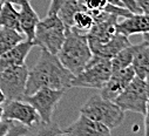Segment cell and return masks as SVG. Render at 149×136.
Returning <instances> with one entry per match:
<instances>
[{
	"label": "cell",
	"mask_w": 149,
	"mask_h": 136,
	"mask_svg": "<svg viewBox=\"0 0 149 136\" xmlns=\"http://www.w3.org/2000/svg\"><path fill=\"white\" fill-rule=\"evenodd\" d=\"M73 74L60 62L56 54L41 48L39 59L32 69H28L26 82V95L34 93L40 88L68 89L73 79Z\"/></svg>",
	"instance_id": "obj_1"
},
{
	"label": "cell",
	"mask_w": 149,
	"mask_h": 136,
	"mask_svg": "<svg viewBox=\"0 0 149 136\" xmlns=\"http://www.w3.org/2000/svg\"><path fill=\"white\" fill-rule=\"evenodd\" d=\"M92 55L86 33L75 27L66 28L65 40L56 53L60 62L73 75H77L87 66Z\"/></svg>",
	"instance_id": "obj_2"
},
{
	"label": "cell",
	"mask_w": 149,
	"mask_h": 136,
	"mask_svg": "<svg viewBox=\"0 0 149 136\" xmlns=\"http://www.w3.org/2000/svg\"><path fill=\"white\" fill-rule=\"evenodd\" d=\"M80 114L104 124L109 130L119 127L125 120V112L114 101L107 100L100 94L91 96L81 107Z\"/></svg>",
	"instance_id": "obj_3"
},
{
	"label": "cell",
	"mask_w": 149,
	"mask_h": 136,
	"mask_svg": "<svg viewBox=\"0 0 149 136\" xmlns=\"http://www.w3.org/2000/svg\"><path fill=\"white\" fill-rule=\"evenodd\" d=\"M65 34L66 26L58 14H47L45 19L39 20L36 25L33 42L35 46H39L52 54H56L65 40Z\"/></svg>",
	"instance_id": "obj_4"
},
{
	"label": "cell",
	"mask_w": 149,
	"mask_h": 136,
	"mask_svg": "<svg viewBox=\"0 0 149 136\" xmlns=\"http://www.w3.org/2000/svg\"><path fill=\"white\" fill-rule=\"evenodd\" d=\"M111 74L110 59L92 55V59L84 69L74 75L70 87L101 89Z\"/></svg>",
	"instance_id": "obj_5"
},
{
	"label": "cell",
	"mask_w": 149,
	"mask_h": 136,
	"mask_svg": "<svg viewBox=\"0 0 149 136\" xmlns=\"http://www.w3.org/2000/svg\"><path fill=\"white\" fill-rule=\"evenodd\" d=\"M114 102L123 112H133L147 116L148 113V82L139 76L128 83V86L114 99Z\"/></svg>",
	"instance_id": "obj_6"
},
{
	"label": "cell",
	"mask_w": 149,
	"mask_h": 136,
	"mask_svg": "<svg viewBox=\"0 0 149 136\" xmlns=\"http://www.w3.org/2000/svg\"><path fill=\"white\" fill-rule=\"evenodd\" d=\"M27 76L28 68L26 63L0 71V89L3 90L6 100L25 99Z\"/></svg>",
	"instance_id": "obj_7"
},
{
	"label": "cell",
	"mask_w": 149,
	"mask_h": 136,
	"mask_svg": "<svg viewBox=\"0 0 149 136\" xmlns=\"http://www.w3.org/2000/svg\"><path fill=\"white\" fill-rule=\"evenodd\" d=\"M63 94H65L63 89L40 88L32 94L26 95L24 100L34 107V109L38 112L40 120L42 122L51 123L54 110L56 109Z\"/></svg>",
	"instance_id": "obj_8"
},
{
	"label": "cell",
	"mask_w": 149,
	"mask_h": 136,
	"mask_svg": "<svg viewBox=\"0 0 149 136\" xmlns=\"http://www.w3.org/2000/svg\"><path fill=\"white\" fill-rule=\"evenodd\" d=\"M3 105V119L13 120L32 128L34 135V127L41 120L32 105L25 100H6Z\"/></svg>",
	"instance_id": "obj_9"
},
{
	"label": "cell",
	"mask_w": 149,
	"mask_h": 136,
	"mask_svg": "<svg viewBox=\"0 0 149 136\" xmlns=\"http://www.w3.org/2000/svg\"><path fill=\"white\" fill-rule=\"evenodd\" d=\"M134 76L135 73L132 66H128L116 72H111L109 79L100 89V95L107 100L114 101V99L128 86Z\"/></svg>",
	"instance_id": "obj_10"
},
{
	"label": "cell",
	"mask_w": 149,
	"mask_h": 136,
	"mask_svg": "<svg viewBox=\"0 0 149 136\" xmlns=\"http://www.w3.org/2000/svg\"><path fill=\"white\" fill-rule=\"evenodd\" d=\"M111 130H109L104 124L99 123L84 114H80L77 121L70 123L62 134L73 135V136H81V135H92V136H106L109 135Z\"/></svg>",
	"instance_id": "obj_11"
},
{
	"label": "cell",
	"mask_w": 149,
	"mask_h": 136,
	"mask_svg": "<svg viewBox=\"0 0 149 136\" xmlns=\"http://www.w3.org/2000/svg\"><path fill=\"white\" fill-rule=\"evenodd\" d=\"M115 31L116 33H120L126 37L134 35V34H142L143 37H148V32H149L148 15L143 13H139V14L133 13L132 15L123 18L121 21L118 20Z\"/></svg>",
	"instance_id": "obj_12"
},
{
	"label": "cell",
	"mask_w": 149,
	"mask_h": 136,
	"mask_svg": "<svg viewBox=\"0 0 149 136\" xmlns=\"http://www.w3.org/2000/svg\"><path fill=\"white\" fill-rule=\"evenodd\" d=\"M34 42L29 40H24L0 55V71L8 67L21 66L26 63L27 55L29 54L31 49L34 47Z\"/></svg>",
	"instance_id": "obj_13"
},
{
	"label": "cell",
	"mask_w": 149,
	"mask_h": 136,
	"mask_svg": "<svg viewBox=\"0 0 149 136\" xmlns=\"http://www.w3.org/2000/svg\"><path fill=\"white\" fill-rule=\"evenodd\" d=\"M129 45H130V41H129L128 37L122 35L120 33H115L113 38L108 40L107 42L93 44V45H89V47H91L93 55L104 58V59H111L121 49H123L125 47H127Z\"/></svg>",
	"instance_id": "obj_14"
},
{
	"label": "cell",
	"mask_w": 149,
	"mask_h": 136,
	"mask_svg": "<svg viewBox=\"0 0 149 136\" xmlns=\"http://www.w3.org/2000/svg\"><path fill=\"white\" fill-rule=\"evenodd\" d=\"M134 73L136 76L147 80L149 73V41L148 37H144V40L139 44L134 45V54L132 65Z\"/></svg>",
	"instance_id": "obj_15"
},
{
	"label": "cell",
	"mask_w": 149,
	"mask_h": 136,
	"mask_svg": "<svg viewBox=\"0 0 149 136\" xmlns=\"http://www.w3.org/2000/svg\"><path fill=\"white\" fill-rule=\"evenodd\" d=\"M18 12H19V22H20L21 33L25 35L26 40L33 41L35 27L40 20L39 15L36 14V12L34 11L28 0L20 5V10Z\"/></svg>",
	"instance_id": "obj_16"
},
{
	"label": "cell",
	"mask_w": 149,
	"mask_h": 136,
	"mask_svg": "<svg viewBox=\"0 0 149 136\" xmlns=\"http://www.w3.org/2000/svg\"><path fill=\"white\" fill-rule=\"evenodd\" d=\"M87 7L82 4H80L78 0H65L60 8L58 10L56 14L66 26V28H69L73 26V17L79 11H85Z\"/></svg>",
	"instance_id": "obj_17"
},
{
	"label": "cell",
	"mask_w": 149,
	"mask_h": 136,
	"mask_svg": "<svg viewBox=\"0 0 149 136\" xmlns=\"http://www.w3.org/2000/svg\"><path fill=\"white\" fill-rule=\"evenodd\" d=\"M25 40V35L13 28L0 27V55Z\"/></svg>",
	"instance_id": "obj_18"
},
{
	"label": "cell",
	"mask_w": 149,
	"mask_h": 136,
	"mask_svg": "<svg viewBox=\"0 0 149 136\" xmlns=\"http://www.w3.org/2000/svg\"><path fill=\"white\" fill-rule=\"evenodd\" d=\"M0 27H8L21 32L19 22V12L11 3H3L0 7Z\"/></svg>",
	"instance_id": "obj_19"
},
{
	"label": "cell",
	"mask_w": 149,
	"mask_h": 136,
	"mask_svg": "<svg viewBox=\"0 0 149 136\" xmlns=\"http://www.w3.org/2000/svg\"><path fill=\"white\" fill-rule=\"evenodd\" d=\"M133 54H134V45H129L121 49L118 54H115L113 58L110 59V67L111 72H116L120 69L128 67L132 65L133 60Z\"/></svg>",
	"instance_id": "obj_20"
},
{
	"label": "cell",
	"mask_w": 149,
	"mask_h": 136,
	"mask_svg": "<svg viewBox=\"0 0 149 136\" xmlns=\"http://www.w3.org/2000/svg\"><path fill=\"white\" fill-rule=\"evenodd\" d=\"M93 24H94L93 17L91 15L88 10H85V11H79L74 14L72 27H75L77 29L87 33L91 29V27L93 26Z\"/></svg>",
	"instance_id": "obj_21"
},
{
	"label": "cell",
	"mask_w": 149,
	"mask_h": 136,
	"mask_svg": "<svg viewBox=\"0 0 149 136\" xmlns=\"http://www.w3.org/2000/svg\"><path fill=\"white\" fill-rule=\"evenodd\" d=\"M102 11L109 13V14H113L116 15L118 18H127L129 15H132L133 13L127 10L126 7H121V6H115V5H111V4H106V6L102 8Z\"/></svg>",
	"instance_id": "obj_22"
},
{
	"label": "cell",
	"mask_w": 149,
	"mask_h": 136,
	"mask_svg": "<svg viewBox=\"0 0 149 136\" xmlns=\"http://www.w3.org/2000/svg\"><path fill=\"white\" fill-rule=\"evenodd\" d=\"M107 4V0H86L85 6L89 11L94 10H102Z\"/></svg>",
	"instance_id": "obj_23"
},
{
	"label": "cell",
	"mask_w": 149,
	"mask_h": 136,
	"mask_svg": "<svg viewBox=\"0 0 149 136\" xmlns=\"http://www.w3.org/2000/svg\"><path fill=\"white\" fill-rule=\"evenodd\" d=\"M120 1L123 4V6L129 10L132 13H135V14H139V13H142L140 7L136 5V1L135 0H120Z\"/></svg>",
	"instance_id": "obj_24"
},
{
	"label": "cell",
	"mask_w": 149,
	"mask_h": 136,
	"mask_svg": "<svg viewBox=\"0 0 149 136\" xmlns=\"http://www.w3.org/2000/svg\"><path fill=\"white\" fill-rule=\"evenodd\" d=\"M65 0H52L51 1V5H49V8H48V12L47 14H53V13H56L58 10L60 8V6L62 5V3Z\"/></svg>",
	"instance_id": "obj_25"
},
{
	"label": "cell",
	"mask_w": 149,
	"mask_h": 136,
	"mask_svg": "<svg viewBox=\"0 0 149 136\" xmlns=\"http://www.w3.org/2000/svg\"><path fill=\"white\" fill-rule=\"evenodd\" d=\"M136 5L140 7L143 14H149V0H135Z\"/></svg>",
	"instance_id": "obj_26"
},
{
	"label": "cell",
	"mask_w": 149,
	"mask_h": 136,
	"mask_svg": "<svg viewBox=\"0 0 149 136\" xmlns=\"http://www.w3.org/2000/svg\"><path fill=\"white\" fill-rule=\"evenodd\" d=\"M3 3H11V4H13V5H21V4H24L25 1H27V0H1Z\"/></svg>",
	"instance_id": "obj_27"
},
{
	"label": "cell",
	"mask_w": 149,
	"mask_h": 136,
	"mask_svg": "<svg viewBox=\"0 0 149 136\" xmlns=\"http://www.w3.org/2000/svg\"><path fill=\"white\" fill-rule=\"evenodd\" d=\"M6 101V97H5V95H4V93H3V90L0 89V105H3L4 102Z\"/></svg>",
	"instance_id": "obj_28"
},
{
	"label": "cell",
	"mask_w": 149,
	"mask_h": 136,
	"mask_svg": "<svg viewBox=\"0 0 149 136\" xmlns=\"http://www.w3.org/2000/svg\"><path fill=\"white\" fill-rule=\"evenodd\" d=\"M3 120V106L0 105V121Z\"/></svg>",
	"instance_id": "obj_29"
},
{
	"label": "cell",
	"mask_w": 149,
	"mask_h": 136,
	"mask_svg": "<svg viewBox=\"0 0 149 136\" xmlns=\"http://www.w3.org/2000/svg\"><path fill=\"white\" fill-rule=\"evenodd\" d=\"M78 1H79L80 4H82V5H85V3H86V0H78Z\"/></svg>",
	"instance_id": "obj_30"
},
{
	"label": "cell",
	"mask_w": 149,
	"mask_h": 136,
	"mask_svg": "<svg viewBox=\"0 0 149 136\" xmlns=\"http://www.w3.org/2000/svg\"><path fill=\"white\" fill-rule=\"evenodd\" d=\"M1 5H3V1H1V0H0V7H1Z\"/></svg>",
	"instance_id": "obj_31"
},
{
	"label": "cell",
	"mask_w": 149,
	"mask_h": 136,
	"mask_svg": "<svg viewBox=\"0 0 149 136\" xmlns=\"http://www.w3.org/2000/svg\"><path fill=\"white\" fill-rule=\"evenodd\" d=\"M28 1H31V0H28Z\"/></svg>",
	"instance_id": "obj_32"
}]
</instances>
